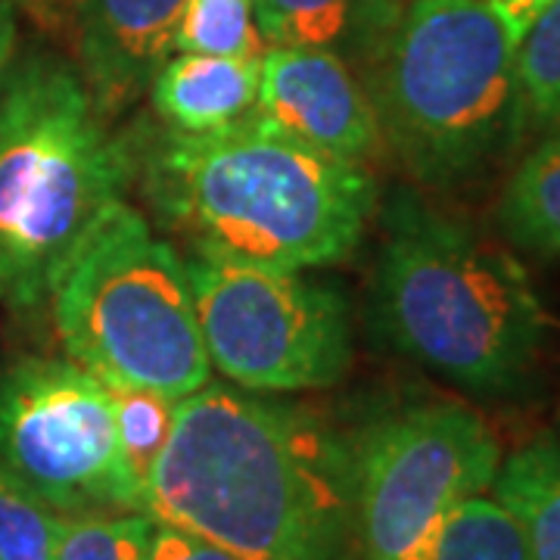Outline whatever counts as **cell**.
Listing matches in <instances>:
<instances>
[{"instance_id": "obj_1", "label": "cell", "mask_w": 560, "mask_h": 560, "mask_svg": "<svg viewBox=\"0 0 560 560\" xmlns=\"http://www.w3.org/2000/svg\"><path fill=\"white\" fill-rule=\"evenodd\" d=\"M147 514L241 560H352V433L209 381L175 408Z\"/></svg>"}, {"instance_id": "obj_2", "label": "cell", "mask_w": 560, "mask_h": 560, "mask_svg": "<svg viewBox=\"0 0 560 560\" xmlns=\"http://www.w3.org/2000/svg\"><path fill=\"white\" fill-rule=\"evenodd\" d=\"M131 160L153 212L221 259L327 268L359 249L381 209L368 165L320 153L256 113L200 135L162 128L131 147Z\"/></svg>"}, {"instance_id": "obj_3", "label": "cell", "mask_w": 560, "mask_h": 560, "mask_svg": "<svg viewBox=\"0 0 560 560\" xmlns=\"http://www.w3.org/2000/svg\"><path fill=\"white\" fill-rule=\"evenodd\" d=\"M377 215L368 305L377 340L467 396H521L545 346L526 268L415 187H399Z\"/></svg>"}, {"instance_id": "obj_4", "label": "cell", "mask_w": 560, "mask_h": 560, "mask_svg": "<svg viewBox=\"0 0 560 560\" xmlns=\"http://www.w3.org/2000/svg\"><path fill=\"white\" fill-rule=\"evenodd\" d=\"M517 44L489 0H401L371 38L361 84L383 150L418 184L455 194L517 150Z\"/></svg>"}, {"instance_id": "obj_5", "label": "cell", "mask_w": 560, "mask_h": 560, "mask_svg": "<svg viewBox=\"0 0 560 560\" xmlns=\"http://www.w3.org/2000/svg\"><path fill=\"white\" fill-rule=\"evenodd\" d=\"M131 147L69 62L35 54L0 81V302L38 315L91 224L125 200Z\"/></svg>"}, {"instance_id": "obj_6", "label": "cell", "mask_w": 560, "mask_h": 560, "mask_svg": "<svg viewBox=\"0 0 560 560\" xmlns=\"http://www.w3.org/2000/svg\"><path fill=\"white\" fill-rule=\"evenodd\" d=\"M50 305L66 355L106 386L180 401L212 381L187 261L131 202L91 224Z\"/></svg>"}, {"instance_id": "obj_7", "label": "cell", "mask_w": 560, "mask_h": 560, "mask_svg": "<svg viewBox=\"0 0 560 560\" xmlns=\"http://www.w3.org/2000/svg\"><path fill=\"white\" fill-rule=\"evenodd\" d=\"M501 442L480 411L411 401L352 433V560H415L458 501L489 492Z\"/></svg>"}, {"instance_id": "obj_8", "label": "cell", "mask_w": 560, "mask_h": 560, "mask_svg": "<svg viewBox=\"0 0 560 560\" xmlns=\"http://www.w3.org/2000/svg\"><path fill=\"white\" fill-rule=\"evenodd\" d=\"M212 371L249 393H312L352 364V315L337 287L302 271L197 253L187 261Z\"/></svg>"}, {"instance_id": "obj_9", "label": "cell", "mask_w": 560, "mask_h": 560, "mask_svg": "<svg viewBox=\"0 0 560 560\" xmlns=\"http://www.w3.org/2000/svg\"><path fill=\"white\" fill-rule=\"evenodd\" d=\"M0 467L66 517L140 514L109 386L72 359H25L0 374Z\"/></svg>"}, {"instance_id": "obj_10", "label": "cell", "mask_w": 560, "mask_h": 560, "mask_svg": "<svg viewBox=\"0 0 560 560\" xmlns=\"http://www.w3.org/2000/svg\"><path fill=\"white\" fill-rule=\"evenodd\" d=\"M253 113L283 135L340 160L368 165L383 150L381 125L364 84L330 47H265Z\"/></svg>"}, {"instance_id": "obj_11", "label": "cell", "mask_w": 560, "mask_h": 560, "mask_svg": "<svg viewBox=\"0 0 560 560\" xmlns=\"http://www.w3.org/2000/svg\"><path fill=\"white\" fill-rule=\"evenodd\" d=\"M81 79L103 119L119 116L150 91L175 54L187 0H72Z\"/></svg>"}, {"instance_id": "obj_12", "label": "cell", "mask_w": 560, "mask_h": 560, "mask_svg": "<svg viewBox=\"0 0 560 560\" xmlns=\"http://www.w3.org/2000/svg\"><path fill=\"white\" fill-rule=\"evenodd\" d=\"M259 60L172 54L150 81L156 116L165 128L187 135L246 119L259 101Z\"/></svg>"}, {"instance_id": "obj_13", "label": "cell", "mask_w": 560, "mask_h": 560, "mask_svg": "<svg viewBox=\"0 0 560 560\" xmlns=\"http://www.w3.org/2000/svg\"><path fill=\"white\" fill-rule=\"evenodd\" d=\"M504 241L533 256H560V131L541 135L511 168L495 209Z\"/></svg>"}, {"instance_id": "obj_14", "label": "cell", "mask_w": 560, "mask_h": 560, "mask_svg": "<svg viewBox=\"0 0 560 560\" xmlns=\"http://www.w3.org/2000/svg\"><path fill=\"white\" fill-rule=\"evenodd\" d=\"M517 517L526 560H560V445L533 440L501 458L489 489Z\"/></svg>"}, {"instance_id": "obj_15", "label": "cell", "mask_w": 560, "mask_h": 560, "mask_svg": "<svg viewBox=\"0 0 560 560\" xmlns=\"http://www.w3.org/2000/svg\"><path fill=\"white\" fill-rule=\"evenodd\" d=\"M259 35L265 47H340L361 28V54L396 10L386 0H253Z\"/></svg>"}, {"instance_id": "obj_16", "label": "cell", "mask_w": 560, "mask_h": 560, "mask_svg": "<svg viewBox=\"0 0 560 560\" xmlns=\"http://www.w3.org/2000/svg\"><path fill=\"white\" fill-rule=\"evenodd\" d=\"M415 560H526V541L517 517L492 492H480L436 523Z\"/></svg>"}, {"instance_id": "obj_17", "label": "cell", "mask_w": 560, "mask_h": 560, "mask_svg": "<svg viewBox=\"0 0 560 560\" xmlns=\"http://www.w3.org/2000/svg\"><path fill=\"white\" fill-rule=\"evenodd\" d=\"M113 415H116V442H119V467L125 486L135 499V508L147 514V492L156 470V460L172 436L178 401L135 389V386H109Z\"/></svg>"}, {"instance_id": "obj_18", "label": "cell", "mask_w": 560, "mask_h": 560, "mask_svg": "<svg viewBox=\"0 0 560 560\" xmlns=\"http://www.w3.org/2000/svg\"><path fill=\"white\" fill-rule=\"evenodd\" d=\"M517 84L526 131H560V0H551L523 32Z\"/></svg>"}, {"instance_id": "obj_19", "label": "cell", "mask_w": 560, "mask_h": 560, "mask_svg": "<svg viewBox=\"0 0 560 560\" xmlns=\"http://www.w3.org/2000/svg\"><path fill=\"white\" fill-rule=\"evenodd\" d=\"M259 60L265 40L253 0H187L175 35V54Z\"/></svg>"}, {"instance_id": "obj_20", "label": "cell", "mask_w": 560, "mask_h": 560, "mask_svg": "<svg viewBox=\"0 0 560 560\" xmlns=\"http://www.w3.org/2000/svg\"><path fill=\"white\" fill-rule=\"evenodd\" d=\"M69 517L0 467V560H54Z\"/></svg>"}, {"instance_id": "obj_21", "label": "cell", "mask_w": 560, "mask_h": 560, "mask_svg": "<svg viewBox=\"0 0 560 560\" xmlns=\"http://www.w3.org/2000/svg\"><path fill=\"white\" fill-rule=\"evenodd\" d=\"M153 533L150 514L69 517L54 560H143Z\"/></svg>"}, {"instance_id": "obj_22", "label": "cell", "mask_w": 560, "mask_h": 560, "mask_svg": "<svg viewBox=\"0 0 560 560\" xmlns=\"http://www.w3.org/2000/svg\"><path fill=\"white\" fill-rule=\"evenodd\" d=\"M143 560H241L237 555L224 551L215 541L194 536L187 529L153 521V533L147 541V558Z\"/></svg>"}, {"instance_id": "obj_23", "label": "cell", "mask_w": 560, "mask_h": 560, "mask_svg": "<svg viewBox=\"0 0 560 560\" xmlns=\"http://www.w3.org/2000/svg\"><path fill=\"white\" fill-rule=\"evenodd\" d=\"M489 3L499 10L501 16L508 20V25L523 38V32L533 25V20L539 16L551 0H489Z\"/></svg>"}, {"instance_id": "obj_24", "label": "cell", "mask_w": 560, "mask_h": 560, "mask_svg": "<svg viewBox=\"0 0 560 560\" xmlns=\"http://www.w3.org/2000/svg\"><path fill=\"white\" fill-rule=\"evenodd\" d=\"M16 50V16L7 0H0V81L7 75Z\"/></svg>"}]
</instances>
